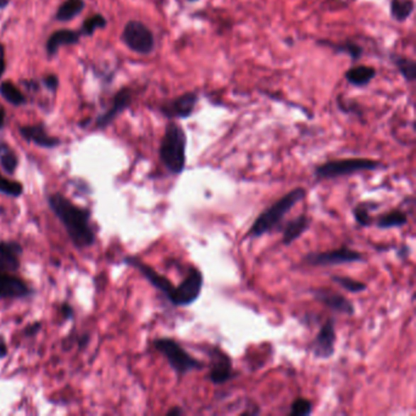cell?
<instances>
[{
    "label": "cell",
    "instance_id": "25",
    "mask_svg": "<svg viewBox=\"0 0 416 416\" xmlns=\"http://www.w3.org/2000/svg\"><path fill=\"white\" fill-rule=\"evenodd\" d=\"M407 224V216L405 213L400 210H392L390 213L381 215L377 219V227L381 230H390V228H400Z\"/></svg>",
    "mask_w": 416,
    "mask_h": 416
},
{
    "label": "cell",
    "instance_id": "4",
    "mask_svg": "<svg viewBox=\"0 0 416 416\" xmlns=\"http://www.w3.org/2000/svg\"><path fill=\"white\" fill-rule=\"evenodd\" d=\"M153 344L155 349L167 358L171 369L180 377L196 370H201L204 366L202 361L189 354V352L174 338H158L153 342Z\"/></svg>",
    "mask_w": 416,
    "mask_h": 416
},
{
    "label": "cell",
    "instance_id": "13",
    "mask_svg": "<svg viewBox=\"0 0 416 416\" xmlns=\"http://www.w3.org/2000/svg\"><path fill=\"white\" fill-rule=\"evenodd\" d=\"M313 296L317 302L322 303L325 307L329 308L331 310L337 311L344 315L351 316L355 314L354 304L338 292L331 289L319 288L313 291Z\"/></svg>",
    "mask_w": 416,
    "mask_h": 416
},
{
    "label": "cell",
    "instance_id": "16",
    "mask_svg": "<svg viewBox=\"0 0 416 416\" xmlns=\"http://www.w3.org/2000/svg\"><path fill=\"white\" fill-rule=\"evenodd\" d=\"M18 131L27 142H31L40 148L52 150L62 143L57 137L49 136L43 125H40H40H31V126H22Z\"/></svg>",
    "mask_w": 416,
    "mask_h": 416
},
{
    "label": "cell",
    "instance_id": "21",
    "mask_svg": "<svg viewBox=\"0 0 416 416\" xmlns=\"http://www.w3.org/2000/svg\"><path fill=\"white\" fill-rule=\"evenodd\" d=\"M310 225V219L307 215H299L294 219L289 220L288 223L283 227V237H282V243L285 246L292 244L294 241H297L299 237H302L304 232L307 231Z\"/></svg>",
    "mask_w": 416,
    "mask_h": 416
},
{
    "label": "cell",
    "instance_id": "10",
    "mask_svg": "<svg viewBox=\"0 0 416 416\" xmlns=\"http://www.w3.org/2000/svg\"><path fill=\"white\" fill-rule=\"evenodd\" d=\"M208 355L210 358L209 380L214 385H224L233 377L232 360L218 347L209 348Z\"/></svg>",
    "mask_w": 416,
    "mask_h": 416
},
{
    "label": "cell",
    "instance_id": "35",
    "mask_svg": "<svg viewBox=\"0 0 416 416\" xmlns=\"http://www.w3.org/2000/svg\"><path fill=\"white\" fill-rule=\"evenodd\" d=\"M60 311H62V315L64 319L66 320H71L74 315H75V313H74V309L71 307L70 304H67V303H64L62 304V307H60Z\"/></svg>",
    "mask_w": 416,
    "mask_h": 416
},
{
    "label": "cell",
    "instance_id": "42",
    "mask_svg": "<svg viewBox=\"0 0 416 416\" xmlns=\"http://www.w3.org/2000/svg\"><path fill=\"white\" fill-rule=\"evenodd\" d=\"M189 3H197L198 0H187Z\"/></svg>",
    "mask_w": 416,
    "mask_h": 416
},
{
    "label": "cell",
    "instance_id": "41",
    "mask_svg": "<svg viewBox=\"0 0 416 416\" xmlns=\"http://www.w3.org/2000/svg\"><path fill=\"white\" fill-rule=\"evenodd\" d=\"M10 4V0H0V10L5 9Z\"/></svg>",
    "mask_w": 416,
    "mask_h": 416
},
{
    "label": "cell",
    "instance_id": "40",
    "mask_svg": "<svg viewBox=\"0 0 416 416\" xmlns=\"http://www.w3.org/2000/svg\"><path fill=\"white\" fill-rule=\"evenodd\" d=\"M5 118H6V113H5V109L3 108V106H0V130L4 128Z\"/></svg>",
    "mask_w": 416,
    "mask_h": 416
},
{
    "label": "cell",
    "instance_id": "27",
    "mask_svg": "<svg viewBox=\"0 0 416 416\" xmlns=\"http://www.w3.org/2000/svg\"><path fill=\"white\" fill-rule=\"evenodd\" d=\"M0 165L9 175H13L18 167V155L4 142H0Z\"/></svg>",
    "mask_w": 416,
    "mask_h": 416
},
{
    "label": "cell",
    "instance_id": "19",
    "mask_svg": "<svg viewBox=\"0 0 416 416\" xmlns=\"http://www.w3.org/2000/svg\"><path fill=\"white\" fill-rule=\"evenodd\" d=\"M81 32H76L74 30H57L50 35L47 42V53L49 57H54L59 52V49L64 45H75L79 43Z\"/></svg>",
    "mask_w": 416,
    "mask_h": 416
},
{
    "label": "cell",
    "instance_id": "28",
    "mask_svg": "<svg viewBox=\"0 0 416 416\" xmlns=\"http://www.w3.org/2000/svg\"><path fill=\"white\" fill-rule=\"evenodd\" d=\"M336 101H337L338 110L342 111L343 114L351 115V116H355L358 118H364V110L361 109L359 103H356L353 99H347L343 94H339Z\"/></svg>",
    "mask_w": 416,
    "mask_h": 416
},
{
    "label": "cell",
    "instance_id": "3",
    "mask_svg": "<svg viewBox=\"0 0 416 416\" xmlns=\"http://www.w3.org/2000/svg\"><path fill=\"white\" fill-rule=\"evenodd\" d=\"M159 157L162 165L172 175H181L187 162V135L179 123H167L162 136Z\"/></svg>",
    "mask_w": 416,
    "mask_h": 416
},
{
    "label": "cell",
    "instance_id": "1",
    "mask_svg": "<svg viewBox=\"0 0 416 416\" xmlns=\"http://www.w3.org/2000/svg\"><path fill=\"white\" fill-rule=\"evenodd\" d=\"M48 204L77 249H84L94 244L96 233L91 227V211L76 206L60 193L50 194Z\"/></svg>",
    "mask_w": 416,
    "mask_h": 416
},
{
    "label": "cell",
    "instance_id": "17",
    "mask_svg": "<svg viewBox=\"0 0 416 416\" xmlns=\"http://www.w3.org/2000/svg\"><path fill=\"white\" fill-rule=\"evenodd\" d=\"M22 246L18 242H0V271L13 272L20 267Z\"/></svg>",
    "mask_w": 416,
    "mask_h": 416
},
{
    "label": "cell",
    "instance_id": "24",
    "mask_svg": "<svg viewBox=\"0 0 416 416\" xmlns=\"http://www.w3.org/2000/svg\"><path fill=\"white\" fill-rule=\"evenodd\" d=\"M84 0H66L59 6L55 20L59 22L71 21L84 11Z\"/></svg>",
    "mask_w": 416,
    "mask_h": 416
},
{
    "label": "cell",
    "instance_id": "26",
    "mask_svg": "<svg viewBox=\"0 0 416 416\" xmlns=\"http://www.w3.org/2000/svg\"><path fill=\"white\" fill-rule=\"evenodd\" d=\"M0 96L13 106H21L26 104V96H23V93L9 81L0 84Z\"/></svg>",
    "mask_w": 416,
    "mask_h": 416
},
{
    "label": "cell",
    "instance_id": "20",
    "mask_svg": "<svg viewBox=\"0 0 416 416\" xmlns=\"http://www.w3.org/2000/svg\"><path fill=\"white\" fill-rule=\"evenodd\" d=\"M316 44L320 47H326L332 50L335 54H343L351 57L353 62H358L364 55V48L356 42L346 40L343 43H335L329 40H317Z\"/></svg>",
    "mask_w": 416,
    "mask_h": 416
},
{
    "label": "cell",
    "instance_id": "31",
    "mask_svg": "<svg viewBox=\"0 0 416 416\" xmlns=\"http://www.w3.org/2000/svg\"><path fill=\"white\" fill-rule=\"evenodd\" d=\"M106 25H108L106 18L103 15H101V13H98V15H94V16L87 18L84 22L82 28H81V35H93L96 30H98V28H106Z\"/></svg>",
    "mask_w": 416,
    "mask_h": 416
},
{
    "label": "cell",
    "instance_id": "38",
    "mask_svg": "<svg viewBox=\"0 0 416 416\" xmlns=\"http://www.w3.org/2000/svg\"><path fill=\"white\" fill-rule=\"evenodd\" d=\"M8 355V346L3 336H0V359H3Z\"/></svg>",
    "mask_w": 416,
    "mask_h": 416
},
{
    "label": "cell",
    "instance_id": "8",
    "mask_svg": "<svg viewBox=\"0 0 416 416\" xmlns=\"http://www.w3.org/2000/svg\"><path fill=\"white\" fill-rule=\"evenodd\" d=\"M304 262L311 266H333L342 264L363 263L365 259L359 252L348 247H341L338 249L309 253L304 257Z\"/></svg>",
    "mask_w": 416,
    "mask_h": 416
},
{
    "label": "cell",
    "instance_id": "9",
    "mask_svg": "<svg viewBox=\"0 0 416 416\" xmlns=\"http://www.w3.org/2000/svg\"><path fill=\"white\" fill-rule=\"evenodd\" d=\"M199 99H201L199 93L189 91V92L176 96L174 99L164 101L159 110L169 120H174V118L186 120V118L192 116Z\"/></svg>",
    "mask_w": 416,
    "mask_h": 416
},
{
    "label": "cell",
    "instance_id": "5",
    "mask_svg": "<svg viewBox=\"0 0 416 416\" xmlns=\"http://www.w3.org/2000/svg\"><path fill=\"white\" fill-rule=\"evenodd\" d=\"M380 167H381V162L373 159H339V160H330L316 167L314 175L319 180H332L343 176L359 174L363 171H375Z\"/></svg>",
    "mask_w": 416,
    "mask_h": 416
},
{
    "label": "cell",
    "instance_id": "39",
    "mask_svg": "<svg viewBox=\"0 0 416 416\" xmlns=\"http://www.w3.org/2000/svg\"><path fill=\"white\" fill-rule=\"evenodd\" d=\"M184 414V410L180 407H171L170 410L167 412V416H180Z\"/></svg>",
    "mask_w": 416,
    "mask_h": 416
},
{
    "label": "cell",
    "instance_id": "18",
    "mask_svg": "<svg viewBox=\"0 0 416 416\" xmlns=\"http://www.w3.org/2000/svg\"><path fill=\"white\" fill-rule=\"evenodd\" d=\"M377 76V70L373 66L356 65L344 72V79L348 84L356 88L366 87L373 82Z\"/></svg>",
    "mask_w": 416,
    "mask_h": 416
},
{
    "label": "cell",
    "instance_id": "23",
    "mask_svg": "<svg viewBox=\"0 0 416 416\" xmlns=\"http://www.w3.org/2000/svg\"><path fill=\"white\" fill-rule=\"evenodd\" d=\"M415 10V1L414 0H390V18L395 22H405L412 18Z\"/></svg>",
    "mask_w": 416,
    "mask_h": 416
},
{
    "label": "cell",
    "instance_id": "30",
    "mask_svg": "<svg viewBox=\"0 0 416 416\" xmlns=\"http://www.w3.org/2000/svg\"><path fill=\"white\" fill-rule=\"evenodd\" d=\"M371 209H370V203H364L360 206H355L353 209V215H354L355 221L356 224L361 226V227H368L373 225V216H371Z\"/></svg>",
    "mask_w": 416,
    "mask_h": 416
},
{
    "label": "cell",
    "instance_id": "6",
    "mask_svg": "<svg viewBox=\"0 0 416 416\" xmlns=\"http://www.w3.org/2000/svg\"><path fill=\"white\" fill-rule=\"evenodd\" d=\"M121 40L135 53L148 55L155 49V38L148 26L138 20H131L125 25Z\"/></svg>",
    "mask_w": 416,
    "mask_h": 416
},
{
    "label": "cell",
    "instance_id": "36",
    "mask_svg": "<svg viewBox=\"0 0 416 416\" xmlns=\"http://www.w3.org/2000/svg\"><path fill=\"white\" fill-rule=\"evenodd\" d=\"M40 327H42V325L40 322H35V324L30 325V326H27L25 331H23V335L27 336V337H32V336H35L37 333L40 332Z\"/></svg>",
    "mask_w": 416,
    "mask_h": 416
},
{
    "label": "cell",
    "instance_id": "2",
    "mask_svg": "<svg viewBox=\"0 0 416 416\" xmlns=\"http://www.w3.org/2000/svg\"><path fill=\"white\" fill-rule=\"evenodd\" d=\"M305 196H307L305 189L297 187L280 198L272 206H269L259 215L253 225L250 226L248 231V237L250 240H255L266 233L272 232L274 230L280 228L286 215L288 214L289 211L292 210L299 202H302Z\"/></svg>",
    "mask_w": 416,
    "mask_h": 416
},
{
    "label": "cell",
    "instance_id": "22",
    "mask_svg": "<svg viewBox=\"0 0 416 416\" xmlns=\"http://www.w3.org/2000/svg\"><path fill=\"white\" fill-rule=\"evenodd\" d=\"M390 60L395 69L407 82L412 84L416 79V62L412 57L400 55V54L392 53Z\"/></svg>",
    "mask_w": 416,
    "mask_h": 416
},
{
    "label": "cell",
    "instance_id": "37",
    "mask_svg": "<svg viewBox=\"0 0 416 416\" xmlns=\"http://www.w3.org/2000/svg\"><path fill=\"white\" fill-rule=\"evenodd\" d=\"M5 69H6V62H5V48L4 45L0 43V79L4 75Z\"/></svg>",
    "mask_w": 416,
    "mask_h": 416
},
{
    "label": "cell",
    "instance_id": "14",
    "mask_svg": "<svg viewBox=\"0 0 416 416\" xmlns=\"http://www.w3.org/2000/svg\"><path fill=\"white\" fill-rule=\"evenodd\" d=\"M31 294L32 289L25 281L9 272L0 271V299L27 298Z\"/></svg>",
    "mask_w": 416,
    "mask_h": 416
},
{
    "label": "cell",
    "instance_id": "32",
    "mask_svg": "<svg viewBox=\"0 0 416 416\" xmlns=\"http://www.w3.org/2000/svg\"><path fill=\"white\" fill-rule=\"evenodd\" d=\"M0 193L9 197L18 198L23 193V186L16 181L8 180L0 175Z\"/></svg>",
    "mask_w": 416,
    "mask_h": 416
},
{
    "label": "cell",
    "instance_id": "12",
    "mask_svg": "<svg viewBox=\"0 0 416 416\" xmlns=\"http://www.w3.org/2000/svg\"><path fill=\"white\" fill-rule=\"evenodd\" d=\"M125 263L136 267L137 270L145 276V280L148 281L154 288L160 291L170 300L176 286L172 285L167 277L162 276L158 271H155L153 267L147 265L143 262H140V259L135 258V257H128V258L125 259Z\"/></svg>",
    "mask_w": 416,
    "mask_h": 416
},
{
    "label": "cell",
    "instance_id": "33",
    "mask_svg": "<svg viewBox=\"0 0 416 416\" xmlns=\"http://www.w3.org/2000/svg\"><path fill=\"white\" fill-rule=\"evenodd\" d=\"M311 412H313V403L310 400L305 398H297L291 405L289 415L305 416L310 415Z\"/></svg>",
    "mask_w": 416,
    "mask_h": 416
},
{
    "label": "cell",
    "instance_id": "29",
    "mask_svg": "<svg viewBox=\"0 0 416 416\" xmlns=\"http://www.w3.org/2000/svg\"><path fill=\"white\" fill-rule=\"evenodd\" d=\"M333 282L341 286L342 288L346 289L349 293H361L368 289V286L360 281L353 280L351 277L346 276H332Z\"/></svg>",
    "mask_w": 416,
    "mask_h": 416
},
{
    "label": "cell",
    "instance_id": "7",
    "mask_svg": "<svg viewBox=\"0 0 416 416\" xmlns=\"http://www.w3.org/2000/svg\"><path fill=\"white\" fill-rule=\"evenodd\" d=\"M203 285H204L203 272L197 267H189L187 276L184 277V280L180 285L175 287V291L169 302L175 307H189L193 303L197 302V299L201 297Z\"/></svg>",
    "mask_w": 416,
    "mask_h": 416
},
{
    "label": "cell",
    "instance_id": "11",
    "mask_svg": "<svg viewBox=\"0 0 416 416\" xmlns=\"http://www.w3.org/2000/svg\"><path fill=\"white\" fill-rule=\"evenodd\" d=\"M336 321L335 319H329L321 326L320 331L311 344L314 356L317 359H330L336 351Z\"/></svg>",
    "mask_w": 416,
    "mask_h": 416
},
{
    "label": "cell",
    "instance_id": "15",
    "mask_svg": "<svg viewBox=\"0 0 416 416\" xmlns=\"http://www.w3.org/2000/svg\"><path fill=\"white\" fill-rule=\"evenodd\" d=\"M131 89L130 88H123L120 92L115 94L111 109L108 110L106 114L101 115L96 118V128H101V130L108 128L110 123L118 118V115L123 114V111L131 106Z\"/></svg>",
    "mask_w": 416,
    "mask_h": 416
},
{
    "label": "cell",
    "instance_id": "34",
    "mask_svg": "<svg viewBox=\"0 0 416 416\" xmlns=\"http://www.w3.org/2000/svg\"><path fill=\"white\" fill-rule=\"evenodd\" d=\"M43 84L49 91L55 92L57 88H59V79H57V75L45 76L43 79Z\"/></svg>",
    "mask_w": 416,
    "mask_h": 416
}]
</instances>
